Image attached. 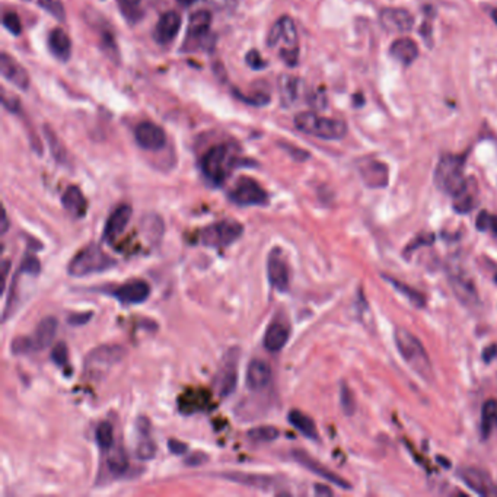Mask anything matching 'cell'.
<instances>
[{
    "instance_id": "obj_25",
    "label": "cell",
    "mask_w": 497,
    "mask_h": 497,
    "mask_svg": "<svg viewBox=\"0 0 497 497\" xmlns=\"http://www.w3.org/2000/svg\"><path fill=\"white\" fill-rule=\"evenodd\" d=\"M221 479L228 482H233L238 484H243L247 487L258 489V490H269L274 486V479L270 475L263 474H248V472H224L221 474Z\"/></svg>"
},
{
    "instance_id": "obj_33",
    "label": "cell",
    "mask_w": 497,
    "mask_h": 497,
    "mask_svg": "<svg viewBox=\"0 0 497 497\" xmlns=\"http://www.w3.org/2000/svg\"><path fill=\"white\" fill-rule=\"evenodd\" d=\"M384 279H385L387 282H389V283L394 286V289H395L396 292H400L401 295H404L414 306L423 308V306L426 305V297H425V295H423L422 292L415 290L414 288H410V286L406 285V283H401L400 280L392 279V277L384 276Z\"/></svg>"
},
{
    "instance_id": "obj_27",
    "label": "cell",
    "mask_w": 497,
    "mask_h": 497,
    "mask_svg": "<svg viewBox=\"0 0 497 497\" xmlns=\"http://www.w3.org/2000/svg\"><path fill=\"white\" fill-rule=\"evenodd\" d=\"M58 323L54 316H46L43 318L39 324L35 328L34 335L31 337L34 343V350H44L47 349L56 337Z\"/></svg>"
},
{
    "instance_id": "obj_53",
    "label": "cell",
    "mask_w": 497,
    "mask_h": 497,
    "mask_svg": "<svg viewBox=\"0 0 497 497\" xmlns=\"http://www.w3.org/2000/svg\"><path fill=\"white\" fill-rule=\"evenodd\" d=\"M309 103L312 104V107L315 108H325V104H327V96L325 93L323 92H318V93H314L309 99Z\"/></svg>"
},
{
    "instance_id": "obj_22",
    "label": "cell",
    "mask_w": 497,
    "mask_h": 497,
    "mask_svg": "<svg viewBox=\"0 0 497 497\" xmlns=\"http://www.w3.org/2000/svg\"><path fill=\"white\" fill-rule=\"evenodd\" d=\"M267 273L271 286L277 290H286L289 288V269L283 258L277 254L271 252L267 262Z\"/></svg>"
},
{
    "instance_id": "obj_46",
    "label": "cell",
    "mask_w": 497,
    "mask_h": 497,
    "mask_svg": "<svg viewBox=\"0 0 497 497\" xmlns=\"http://www.w3.org/2000/svg\"><path fill=\"white\" fill-rule=\"evenodd\" d=\"M69 359V349L66 346V343H58L54 346L53 351H51V361L57 365V366H65L67 363Z\"/></svg>"
},
{
    "instance_id": "obj_39",
    "label": "cell",
    "mask_w": 497,
    "mask_h": 497,
    "mask_svg": "<svg viewBox=\"0 0 497 497\" xmlns=\"http://www.w3.org/2000/svg\"><path fill=\"white\" fill-rule=\"evenodd\" d=\"M38 5L47 11L51 16H54L57 21L63 22L66 19V11L62 0H38Z\"/></svg>"
},
{
    "instance_id": "obj_5",
    "label": "cell",
    "mask_w": 497,
    "mask_h": 497,
    "mask_svg": "<svg viewBox=\"0 0 497 497\" xmlns=\"http://www.w3.org/2000/svg\"><path fill=\"white\" fill-rule=\"evenodd\" d=\"M296 129L309 134L324 138V141H339L347 134V123L340 118H327L315 112H301L295 117Z\"/></svg>"
},
{
    "instance_id": "obj_20",
    "label": "cell",
    "mask_w": 497,
    "mask_h": 497,
    "mask_svg": "<svg viewBox=\"0 0 497 497\" xmlns=\"http://www.w3.org/2000/svg\"><path fill=\"white\" fill-rule=\"evenodd\" d=\"M0 70H2V75L6 81L13 84L16 88L22 89V91L28 89L30 76H28L27 70L21 65H19L13 57L8 56L6 53L0 56Z\"/></svg>"
},
{
    "instance_id": "obj_56",
    "label": "cell",
    "mask_w": 497,
    "mask_h": 497,
    "mask_svg": "<svg viewBox=\"0 0 497 497\" xmlns=\"http://www.w3.org/2000/svg\"><path fill=\"white\" fill-rule=\"evenodd\" d=\"M290 155L295 156V159H297V161H305V159L309 157V153L305 152V150H301V149H295V148H288Z\"/></svg>"
},
{
    "instance_id": "obj_30",
    "label": "cell",
    "mask_w": 497,
    "mask_h": 497,
    "mask_svg": "<svg viewBox=\"0 0 497 497\" xmlns=\"http://www.w3.org/2000/svg\"><path fill=\"white\" fill-rule=\"evenodd\" d=\"M279 91L280 99L285 107L295 104L302 93V81L299 77L292 75H283L279 79Z\"/></svg>"
},
{
    "instance_id": "obj_59",
    "label": "cell",
    "mask_w": 497,
    "mask_h": 497,
    "mask_svg": "<svg viewBox=\"0 0 497 497\" xmlns=\"http://www.w3.org/2000/svg\"><path fill=\"white\" fill-rule=\"evenodd\" d=\"M178 5H181L184 8H190V6H194L197 4H200L202 0H176Z\"/></svg>"
},
{
    "instance_id": "obj_52",
    "label": "cell",
    "mask_w": 497,
    "mask_h": 497,
    "mask_svg": "<svg viewBox=\"0 0 497 497\" xmlns=\"http://www.w3.org/2000/svg\"><path fill=\"white\" fill-rule=\"evenodd\" d=\"M168 446H169V451H171L172 453H175V455H183V453H186L187 449H188V446H187L186 444H183V442H180V441H176V439H171V441L168 442Z\"/></svg>"
},
{
    "instance_id": "obj_32",
    "label": "cell",
    "mask_w": 497,
    "mask_h": 497,
    "mask_svg": "<svg viewBox=\"0 0 497 497\" xmlns=\"http://www.w3.org/2000/svg\"><path fill=\"white\" fill-rule=\"evenodd\" d=\"M288 420L297 432L302 433L305 437H308V439L318 441V437H320L318 436L315 422L305 413H302L299 410H292L288 415Z\"/></svg>"
},
{
    "instance_id": "obj_26",
    "label": "cell",
    "mask_w": 497,
    "mask_h": 497,
    "mask_svg": "<svg viewBox=\"0 0 497 497\" xmlns=\"http://www.w3.org/2000/svg\"><path fill=\"white\" fill-rule=\"evenodd\" d=\"M62 205L66 209V212L70 213L76 219L85 217L86 210H88L86 198H85L82 190L76 186L67 187V190L62 195Z\"/></svg>"
},
{
    "instance_id": "obj_43",
    "label": "cell",
    "mask_w": 497,
    "mask_h": 497,
    "mask_svg": "<svg viewBox=\"0 0 497 497\" xmlns=\"http://www.w3.org/2000/svg\"><path fill=\"white\" fill-rule=\"evenodd\" d=\"M4 27L13 35H21L22 32V22L15 12H8L4 16Z\"/></svg>"
},
{
    "instance_id": "obj_15",
    "label": "cell",
    "mask_w": 497,
    "mask_h": 497,
    "mask_svg": "<svg viewBox=\"0 0 497 497\" xmlns=\"http://www.w3.org/2000/svg\"><path fill=\"white\" fill-rule=\"evenodd\" d=\"M293 458L296 460V463H299L302 467H305L306 470L312 471L314 474L320 475L321 479L333 483L334 486L344 489V490H351V486L349 482H346L344 479H342L340 475H337L335 472H333L331 470H328L327 467L321 465L316 460H314L312 456H309L306 452L304 451H295L293 452Z\"/></svg>"
},
{
    "instance_id": "obj_41",
    "label": "cell",
    "mask_w": 497,
    "mask_h": 497,
    "mask_svg": "<svg viewBox=\"0 0 497 497\" xmlns=\"http://www.w3.org/2000/svg\"><path fill=\"white\" fill-rule=\"evenodd\" d=\"M136 455H137V458L142 460V461H148V460L155 458V455H156L155 442L152 439H149V437H143V439L138 442V445L136 448Z\"/></svg>"
},
{
    "instance_id": "obj_4",
    "label": "cell",
    "mask_w": 497,
    "mask_h": 497,
    "mask_svg": "<svg viewBox=\"0 0 497 497\" xmlns=\"http://www.w3.org/2000/svg\"><path fill=\"white\" fill-rule=\"evenodd\" d=\"M465 156L461 155H444L434 169V186L442 193L453 197L467 183L468 178L464 175Z\"/></svg>"
},
{
    "instance_id": "obj_37",
    "label": "cell",
    "mask_w": 497,
    "mask_h": 497,
    "mask_svg": "<svg viewBox=\"0 0 497 497\" xmlns=\"http://www.w3.org/2000/svg\"><path fill=\"white\" fill-rule=\"evenodd\" d=\"M95 437H96V444L99 445V448L104 451H110L114 445V429L110 423L103 422L99 423L96 430H95Z\"/></svg>"
},
{
    "instance_id": "obj_55",
    "label": "cell",
    "mask_w": 497,
    "mask_h": 497,
    "mask_svg": "<svg viewBox=\"0 0 497 497\" xmlns=\"http://www.w3.org/2000/svg\"><path fill=\"white\" fill-rule=\"evenodd\" d=\"M489 216L490 214L487 212H483L477 217V228H479V231H486L489 228Z\"/></svg>"
},
{
    "instance_id": "obj_10",
    "label": "cell",
    "mask_w": 497,
    "mask_h": 497,
    "mask_svg": "<svg viewBox=\"0 0 497 497\" xmlns=\"http://www.w3.org/2000/svg\"><path fill=\"white\" fill-rule=\"evenodd\" d=\"M212 27V13L209 11H197L188 19V30L183 50L193 51L209 37Z\"/></svg>"
},
{
    "instance_id": "obj_2",
    "label": "cell",
    "mask_w": 497,
    "mask_h": 497,
    "mask_svg": "<svg viewBox=\"0 0 497 497\" xmlns=\"http://www.w3.org/2000/svg\"><path fill=\"white\" fill-rule=\"evenodd\" d=\"M394 340L396 349H399L400 354L407 362V365L417 375L422 376L425 381H432L433 368L429 359V354L425 346L422 344V342L406 328H396L394 333Z\"/></svg>"
},
{
    "instance_id": "obj_11",
    "label": "cell",
    "mask_w": 497,
    "mask_h": 497,
    "mask_svg": "<svg viewBox=\"0 0 497 497\" xmlns=\"http://www.w3.org/2000/svg\"><path fill=\"white\" fill-rule=\"evenodd\" d=\"M127 354V350L118 344H104L91 350L86 356L85 366L89 370H96L98 368L108 369L117 363H120Z\"/></svg>"
},
{
    "instance_id": "obj_42",
    "label": "cell",
    "mask_w": 497,
    "mask_h": 497,
    "mask_svg": "<svg viewBox=\"0 0 497 497\" xmlns=\"http://www.w3.org/2000/svg\"><path fill=\"white\" fill-rule=\"evenodd\" d=\"M340 403H342V408L346 413V415H353V413L356 411V401H354V395L351 392V389L347 387L346 382L342 384L340 388Z\"/></svg>"
},
{
    "instance_id": "obj_8",
    "label": "cell",
    "mask_w": 497,
    "mask_h": 497,
    "mask_svg": "<svg viewBox=\"0 0 497 497\" xmlns=\"http://www.w3.org/2000/svg\"><path fill=\"white\" fill-rule=\"evenodd\" d=\"M229 198L238 206H264L269 202L266 190L250 176H243L236 181Z\"/></svg>"
},
{
    "instance_id": "obj_62",
    "label": "cell",
    "mask_w": 497,
    "mask_h": 497,
    "mask_svg": "<svg viewBox=\"0 0 497 497\" xmlns=\"http://www.w3.org/2000/svg\"><path fill=\"white\" fill-rule=\"evenodd\" d=\"M2 231H4V233L8 231V216H6V213L4 214V225H2Z\"/></svg>"
},
{
    "instance_id": "obj_29",
    "label": "cell",
    "mask_w": 497,
    "mask_h": 497,
    "mask_svg": "<svg viewBox=\"0 0 497 497\" xmlns=\"http://www.w3.org/2000/svg\"><path fill=\"white\" fill-rule=\"evenodd\" d=\"M391 56L404 66H410L419 56V49L411 38H396L389 47Z\"/></svg>"
},
{
    "instance_id": "obj_31",
    "label": "cell",
    "mask_w": 497,
    "mask_h": 497,
    "mask_svg": "<svg viewBox=\"0 0 497 497\" xmlns=\"http://www.w3.org/2000/svg\"><path fill=\"white\" fill-rule=\"evenodd\" d=\"M289 340V328L280 323H273L264 334V346L269 351H280Z\"/></svg>"
},
{
    "instance_id": "obj_7",
    "label": "cell",
    "mask_w": 497,
    "mask_h": 497,
    "mask_svg": "<svg viewBox=\"0 0 497 497\" xmlns=\"http://www.w3.org/2000/svg\"><path fill=\"white\" fill-rule=\"evenodd\" d=\"M243 232L244 228L241 224L226 219V221L206 226L198 235V243L210 248H224L233 244L243 235Z\"/></svg>"
},
{
    "instance_id": "obj_28",
    "label": "cell",
    "mask_w": 497,
    "mask_h": 497,
    "mask_svg": "<svg viewBox=\"0 0 497 497\" xmlns=\"http://www.w3.org/2000/svg\"><path fill=\"white\" fill-rule=\"evenodd\" d=\"M49 50L60 62H67L72 56V41L62 28H54L49 34Z\"/></svg>"
},
{
    "instance_id": "obj_1",
    "label": "cell",
    "mask_w": 497,
    "mask_h": 497,
    "mask_svg": "<svg viewBox=\"0 0 497 497\" xmlns=\"http://www.w3.org/2000/svg\"><path fill=\"white\" fill-rule=\"evenodd\" d=\"M267 46L271 50H277V54L282 60L293 67L299 60V37L293 22L289 16H282L276 21L267 35Z\"/></svg>"
},
{
    "instance_id": "obj_38",
    "label": "cell",
    "mask_w": 497,
    "mask_h": 497,
    "mask_svg": "<svg viewBox=\"0 0 497 497\" xmlns=\"http://www.w3.org/2000/svg\"><path fill=\"white\" fill-rule=\"evenodd\" d=\"M46 137H47V142H49V146H50V150H51V155L54 156L56 161L58 164H63L66 162V159H67V153H66V149L63 146V143L60 142V138H58L54 131L46 126Z\"/></svg>"
},
{
    "instance_id": "obj_19",
    "label": "cell",
    "mask_w": 497,
    "mask_h": 497,
    "mask_svg": "<svg viewBox=\"0 0 497 497\" xmlns=\"http://www.w3.org/2000/svg\"><path fill=\"white\" fill-rule=\"evenodd\" d=\"M150 295V286L141 279L130 280L122 285L114 292V296L118 301L126 305H137L143 304Z\"/></svg>"
},
{
    "instance_id": "obj_48",
    "label": "cell",
    "mask_w": 497,
    "mask_h": 497,
    "mask_svg": "<svg viewBox=\"0 0 497 497\" xmlns=\"http://www.w3.org/2000/svg\"><path fill=\"white\" fill-rule=\"evenodd\" d=\"M93 316L92 312H73L67 316V323L73 327H79V325H85L89 323L91 318Z\"/></svg>"
},
{
    "instance_id": "obj_17",
    "label": "cell",
    "mask_w": 497,
    "mask_h": 497,
    "mask_svg": "<svg viewBox=\"0 0 497 497\" xmlns=\"http://www.w3.org/2000/svg\"><path fill=\"white\" fill-rule=\"evenodd\" d=\"M461 480L477 494L480 496H497V487L493 484L490 475L479 468L465 467L460 470Z\"/></svg>"
},
{
    "instance_id": "obj_57",
    "label": "cell",
    "mask_w": 497,
    "mask_h": 497,
    "mask_svg": "<svg viewBox=\"0 0 497 497\" xmlns=\"http://www.w3.org/2000/svg\"><path fill=\"white\" fill-rule=\"evenodd\" d=\"M496 354H497V346H491L483 351V359L486 362H490L491 359H494Z\"/></svg>"
},
{
    "instance_id": "obj_16",
    "label": "cell",
    "mask_w": 497,
    "mask_h": 497,
    "mask_svg": "<svg viewBox=\"0 0 497 497\" xmlns=\"http://www.w3.org/2000/svg\"><path fill=\"white\" fill-rule=\"evenodd\" d=\"M181 15L175 12V11H169L165 12L161 18H159V21L153 30V39L157 44H169L171 41H174V38L176 37V34L180 32L181 28Z\"/></svg>"
},
{
    "instance_id": "obj_40",
    "label": "cell",
    "mask_w": 497,
    "mask_h": 497,
    "mask_svg": "<svg viewBox=\"0 0 497 497\" xmlns=\"http://www.w3.org/2000/svg\"><path fill=\"white\" fill-rule=\"evenodd\" d=\"M117 5L120 8L122 13L126 16L127 21H136V19H138L142 0H117Z\"/></svg>"
},
{
    "instance_id": "obj_45",
    "label": "cell",
    "mask_w": 497,
    "mask_h": 497,
    "mask_svg": "<svg viewBox=\"0 0 497 497\" xmlns=\"http://www.w3.org/2000/svg\"><path fill=\"white\" fill-rule=\"evenodd\" d=\"M11 350L13 354H27L34 350V343L30 337H18L11 344Z\"/></svg>"
},
{
    "instance_id": "obj_50",
    "label": "cell",
    "mask_w": 497,
    "mask_h": 497,
    "mask_svg": "<svg viewBox=\"0 0 497 497\" xmlns=\"http://www.w3.org/2000/svg\"><path fill=\"white\" fill-rule=\"evenodd\" d=\"M434 243V235L433 233H423L420 236H417L415 240H413V243L407 247L406 252H411L413 250H417L420 245H432Z\"/></svg>"
},
{
    "instance_id": "obj_61",
    "label": "cell",
    "mask_w": 497,
    "mask_h": 497,
    "mask_svg": "<svg viewBox=\"0 0 497 497\" xmlns=\"http://www.w3.org/2000/svg\"><path fill=\"white\" fill-rule=\"evenodd\" d=\"M490 16H491V19H493V21H494V24L497 25V8L491 9V12H490Z\"/></svg>"
},
{
    "instance_id": "obj_14",
    "label": "cell",
    "mask_w": 497,
    "mask_h": 497,
    "mask_svg": "<svg viewBox=\"0 0 497 497\" xmlns=\"http://www.w3.org/2000/svg\"><path fill=\"white\" fill-rule=\"evenodd\" d=\"M380 22L382 28L388 32H408L414 25V19L411 13L406 9L387 8L380 13Z\"/></svg>"
},
{
    "instance_id": "obj_3",
    "label": "cell",
    "mask_w": 497,
    "mask_h": 497,
    "mask_svg": "<svg viewBox=\"0 0 497 497\" xmlns=\"http://www.w3.org/2000/svg\"><path fill=\"white\" fill-rule=\"evenodd\" d=\"M236 148L232 143H222L210 148L202 157L200 168L207 180L221 186L226 181L231 169L236 164Z\"/></svg>"
},
{
    "instance_id": "obj_36",
    "label": "cell",
    "mask_w": 497,
    "mask_h": 497,
    "mask_svg": "<svg viewBox=\"0 0 497 497\" xmlns=\"http://www.w3.org/2000/svg\"><path fill=\"white\" fill-rule=\"evenodd\" d=\"M280 432L277 430L273 426H260V427H254L248 432V437L252 442L257 444H269V442H274L277 437H279Z\"/></svg>"
},
{
    "instance_id": "obj_18",
    "label": "cell",
    "mask_w": 497,
    "mask_h": 497,
    "mask_svg": "<svg viewBox=\"0 0 497 497\" xmlns=\"http://www.w3.org/2000/svg\"><path fill=\"white\" fill-rule=\"evenodd\" d=\"M363 183L369 188H384L389 183V168L387 164L368 159L359 167Z\"/></svg>"
},
{
    "instance_id": "obj_58",
    "label": "cell",
    "mask_w": 497,
    "mask_h": 497,
    "mask_svg": "<svg viewBox=\"0 0 497 497\" xmlns=\"http://www.w3.org/2000/svg\"><path fill=\"white\" fill-rule=\"evenodd\" d=\"M315 493H316V494H327V496H331V494H333L331 489H328L327 486H321V484H316V486H315Z\"/></svg>"
},
{
    "instance_id": "obj_60",
    "label": "cell",
    "mask_w": 497,
    "mask_h": 497,
    "mask_svg": "<svg viewBox=\"0 0 497 497\" xmlns=\"http://www.w3.org/2000/svg\"><path fill=\"white\" fill-rule=\"evenodd\" d=\"M489 228L497 235V216H489Z\"/></svg>"
},
{
    "instance_id": "obj_54",
    "label": "cell",
    "mask_w": 497,
    "mask_h": 497,
    "mask_svg": "<svg viewBox=\"0 0 497 497\" xmlns=\"http://www.w3.org/2000/svg\"><path fill=\"white\" fill-rule=\"evenodd\" d=\"M2 101H4L5 108H8L9 111L16 112V111L19 110V101H18V98H15V96H12V98H11V101H9L8 96H6V95H4V96H2Z\"/></svg>"
},
{
    "instance_id": "obj_6",
    "label": "cell",
    "mask_w": 497,
    "mask_h": 497,
    "mask_svg": "<svg viewBox=\"0 0 497 497\" xmlns=\"http://www.w3.org/2000/svg\"><path fill=\"white\" fill-rule=\"evenodd\" d=\"M115 260L101 247L89 244L79 251L69 263L67 271L73 277H85L95 273H103L115 267Z\"/></svg>"
},
{
    "instance_id": "obj_9",
    "label": "cell",
    "mask_w": 497,
    "mask_h": 497,
    "mask_svg": "<svg viewBox=\"0 0 497 497\" xmlns=\"http://www.w3.org/2000/svg\"><path fill=\"white\" fill-rule=\"evenodd\" d=\"M238 361H240V349H231L224 356L222 366L214 376V389L222 399L229 396L236 389Z\"/></svg>"
},
{
    "instance_id": "obj_12",
    "label": "cell",
    "mask_w": 497,
    "mask_h": 497,
    "mask_svg": "<svg viewBox=\"0 0 497 497\" xmlns=\"http://www.w3.org/2000/svg\"><path fill=\"white\" fill-rule=\"evenodd\" d=\"M137 145L146 150H161L167 145V134L155 123L143 122L134 130Z\"/></svg>"
},
{
    "instance_id": "obj_35",
    "label": "cell",
    "mask_w": 497,
    "mask_h": 497,
    "mask_svg": "<svg viewBox=\"0 0 497 497\" xmlns=\"http://www.w3.org/2000/svg\"><path fill=\"white\" fill-rule=\"evenodd\" d=\"M497 429V401L489 400L482 408V434L489 437L490 433Z\"/></svg>"
},
{
    "instance_id": "obj_24",
    "label": "cell",
    "mask_w": 497,
    "mask_h": 497,
    "mask_svg": "<svg viewBox=\"0 0 497 497\" xmlns=\"http://www.w3.org/2000/svg\"><path fill=\"white\" fill-rule=\"evenodd\" d=\"M271 381V369L267 362L254 359L247 368V385L252 391L266 388Z\"/></svg>"
},
{
    "instance_id": "obj_13",
    "label": "cell",
    "mask_w": 497,
    "mask_h": 497,
    "mask_svg": "<svg viewBox=\"0 0 497 497\" xmlns=\"http://www.w3.org/2000/svg\"><path fill=\"white\" fill-rule=\"evenodd\" d=\"M449 282L456 299H458L464 306L474 308L477 304H479V293H477L475 285L463 270L452 271L449 274Z\"/></svg>"
},
{
    "instance_id": "obj_49",
    "label": "cell",
    "mask_w": 497,
    "mask_h": 497,
    "mask_svg": "<svg viewBox=\"0 0 497 497\" xmlns=\"http://www.w3.org/2000/svg\"><path fill=\"white\" fill-rule=\"evenodd\" d=\"M21 270L27 274H31V276H37L39 273V270H41V266H39V262H38V258L37 257H32V255H28L25 260L22 262V266H21Z\"/></svg>"
},
{
    "instance_id": "obj_21",
    "label": "cell",
    "mask_w": 497,
    "mask_h": 497,
    "mask_svg": "<svg viewBox=\"0 0 497 497\" xmlns=\"http://www.w3.org/2000/svg\"><path fill=\"white\" fill-rule=\"evenodd\" d=\"M133 214V209L129 205H122L118 206L108 217V221L104 228V240L112 241L117 236H120L124 231L126 226L129 225L130 219Z\"/></svg>"
},
{
    "instance_id": "obj_34",
    "label": "cell",
    "mask_w": 497,
    "mask_h": 497,
    "mask_svg": "<svg viewBox=\"0 0 497 497\" xmlns=\"http://www.w3.org/2000/svg\"><path fill=\"white\" fill-rule=\"evenodd\" d=\"M107 465H108L110 471L115 475L124 474L129 468V456H127L126 451L120 446L111 448L108 451V456H107Z\"/></svg>"
},
{
    "instance_id": "obj_23",
    "label": "cell",
    "mask_w": 497,
    "mask_h": 497,
    "mask_svg": "<svg viewBox=\"0 0 497 497\" xmlns=\"http://www.w3.org/2000/svg\"><path fill=\"white\" fill-rule=\"evenodd\" d=\"M453 209L458 213H470L479 202V186L474 178H468L465 186L453 197Z\"/></svg>"
},
{
    "instance_id": "obj_51",
    "label": "cell",
    "mask_w": 497,
    "mask_h": 497,
    "mask_svg": "<svg viewBox=\"0 0 497 497\" xmlns=\"http://www.w3.org/2000/svg\"><path fill=\"white\" fill-rule=\"evenodd\" d=\"M209 460V456L203 452H195V453H191L188 458L186 460V464L190 465V467H195V465H202L205 464L206 461Z\"/></svg>"
},
{
    "instance_id": "obj_47",
    "label": "cell",
    "mask_w": 497,
    "mask_h": 497,
    "mask_svg": "<svg viewBox=\"0 0 497 497\" xmlns=\"http://www.w3.org/2000/svg\"><path fill=\"white\" fill-rule=\"evenodd\" d=\"M245 62L254 70H260V69H264L267 66V63H266L264 58L262 57L260 51H257V50H251V51L247 53Z\"/></svg>"
},
{
    "instance_id": "obj_44",
    "label": "cell",
    "mask_w": 497,
    "mask_h": 497,
    "mask_svg": "<svg viewBox=\"0 0 497 497\" xmlns=\"http://www.w3.org/2000/svg\"><path fill=\"white\" fill-rule=\"evenodd\" d=\"M233 92H235V95L238 98L243 99L244 103H248V104H251L254 107H263V105L270 103V95H267V93L258 92V93H254L252 96H247V95H243L238 89H233Z\"/></svg>"
}]
</instances>
